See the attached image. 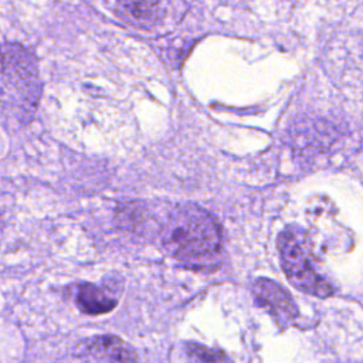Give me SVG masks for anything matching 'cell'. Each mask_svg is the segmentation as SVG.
<instances>
[{"instance_id":"obj_1","label":"cell","mask_w":363,"mask_h":363,"mask_svg":"<svg viewBox=\"0 0 363 363\" xmlns=\"http://www.w3.org/2000/svg\"><path fill=\"white\" fill-rule=\"evenodd\" d=\"M162 242L177 259H208L221 247V231L216 218L204 208L180 204L170 213L163 227Z\"/></svg>"},{"instance_id":"obj_2","label":"cell","mask_w":363,"mask_h":363,"mask_svg":"<svg viewBox=\"0 0 363 363\" xmlns=\"http://www.w3.org/2000/svg\"><path fill=\"white\" fill-rule=\"evenodd\" d=\"M41 92L37 61L20 44L0 45V99L17 101V105L30 112Z\"/></svg>"},{"instance_id":"obj_3","label":"cell","mask_w":363,"mask_h":363,"mask_svg":"<svg viewBox=\"0 0 363 363\" xmlns=\"http://www.w3.org/2000/svg\"><path fill=\"white\" fill-rule=\"evenodd\" d=\"M282 268L298 289L315 296H328L332 288L313 268L306 237L298 228H288L278 238Z\"/></svg>"},{"instance_id":"obj_4","label":"cell","mask_w":363,"mask_h":363,"mask_svg":"<svg viewBox=\"0 0 363 363\" xmlns=\"http://www.w3.org/2000/svg\"><path fill=\"white\" fill-rule=\"evenodd\" d=\"M252 292L257 302L267 308L281 325H286L296 316V305L277 282L259 278L254 282Z\"/></svg>"},{"instance_id":"obj_5","label":"cell","mask_w":363,"mask_h":363,"mask_svg":"<svg viewBox=\"0 0 363 363\" xmlns=\"http://www.w3.org/2000/svg\"><path fill=\"white\" fill-rule=\"evenodd\" d=\"M109 4L122 20L140 28H152L163 17L160 0H109Z\"/></svg>"},{"instance_id":"obj_6","label":"cell","mask_w":363,"mask_h":363,"mask_svg":"<svg viewBox=\"0 0 363 363\" xmlns=\"http://www.w3.org/2000/svg\"><path fill=\"white\" fill-rule=\"evenodd\" d=\"M81 353L96 360L109 362H130L138 359L135 352L129 346H126L122 339L111 335L96 336L92 337L89 342H85Z\"/></svg>"},{"instance_id":"obj_7","label":"cell","mask_w":363,"mask_h":363,"mask_svg":"<svg viewBox=\"0 0 363 363\" xmlns=\"http://www.w3.org/2000/svg\"><path fill=\"white\" fill-rule=\"evenodd\" d=\"M75 302L86 315H102L112 311L116 299L94 284H81L77 289Z\"/></svg>"},{"instance_id":"obj_8","label":"cell","mask_w":363,"mask_h":363,"mask_svg":"<svg viewBox=\"0 0 363 363\" xmlns=\"http://www.w3.org/2000/svg\"><path fill=\"white\" fill-rule=\"evenodd\" d=\"M186 353L191 356L196 360H204V362H213V360H224L225 357L217 352H213L201 345L197 343H189L186 346Z\"/></svg>"}]
</instances>
